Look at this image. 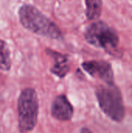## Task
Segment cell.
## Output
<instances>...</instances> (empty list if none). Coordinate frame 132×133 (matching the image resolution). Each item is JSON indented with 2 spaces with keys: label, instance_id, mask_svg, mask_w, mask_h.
<instances>
[{
  "label": "cell",
  "instance_id": "obj_1",
  "mask_svg": "<svg viewBox=\"0 0 132 133\" xmlns=\"http://www.w3.org/2000/svg\"><path fill=\"white\" fill-rule=\"evenodd\" d=\"M18 15L23 26L31 32L51 39L62 37L58 26L33 5H22L19 9Z\"/></svg>",
  "mask_w": 132,
  "mask_h": 133
},
{
  "label": "cell",
  "instance_id": "obj_2",
  "mask_svg": "<svg viewBox=\"0 0 132 133\" xmlns=\"http://www.w3.org/2000/svg\"><path fill=\"white\" fill-rule=\"evenodd\" d=\"M18 123L21 132L32 131L37 125L39 113V101L37 92L32 88H26L20 93L18 103Z\"/></svg>",
  "mask_w": 132,
  "mask_h": 133
},
{
  "label": "cell",
  "instance_id": "obj_3",
  "mask_svg": "<svg viewBox=\"0 0 132 133\" xmlns=\"http://www.w3.org/2000/svg\"><path fill=\"white\" fill-rule=\"evenodd\" d=\"M99 105L103 113L111 120L121 122L125 116V108L120 89L115 85L100 87L96 90Z\"/></svg>",
  "mask_w": 132,
  "mask_h": 133
},
{
  "label": "cell",
  "instance_id": "obj_4",
  "mask_svg": "<svg viewBox=\"0 0 132 133\" xmlns=\"http://www.w3.org/2000/svg\"><path fill=\"white\" fill-rule=\"evenodd\" d=\"M85 39L89 44L108 52L115 51L119 44V36L116 30L101 20L94 22L86 29Z\"/></svg>",
  "mask_w": 132,
  "mask_h": 133
},
{
  "label": "cell",
  "instance_id": "obj_5",
  "mask_svg": "<svg viewBox=\"0 0 132 133\" xmlns=\"http://www.w3.org/2000/svg\"><path fill=\"white\" fill-rule=\"evenodd\" d=\"M82 66L91 76L100 79L107 85L114 84V71L109 62L102 60H92L83 62Z\"/></svg>",
  "mask_w": 132,
  "mask_h": 133
},
{
  "label": "cell",
  "instance_id": "obj_6",
  "mask_svg": "<svg viewBox=\"0 0 132 133\" xmlns=\"http://www.w3.org/2000/svg\"><path fill=\"white\" fill-rule=\"evenodd\" d=\"M51 115L61 122H67L72 119L74 109L65 95H59L53 101L51 108Z\"/></svg>",
  "mask_w": 132,
  "mask_h": 133
},
{
  "label": "cell",
  "instance_id": "obj_7",
  "mask_svg": "<svg viewBox=\"0 0 132 133\" xmlns=\"http://www.w3.org/2000/svg\"><path fill=\"white\" fill-rule=\"evenodd\" d=\"M47 53L50 55L54 60V65L51 69V72L60 78L65 77L70 69L68 57L59 52L50 49L47 51Z\"/></svg>",
  "mask_w": 132,
  "mask_h": 133
},
{
  "label": "cell",
  "instance_id": "obj_8",
  "mask_svg": "<svg viewBox=\"0 0 132 133\" xmlns=\"http://www.w3.org/2000/svg\"><path fill=\"white\" fill-rule=\"evenodd\" d=\"M86 15L88 19L96 20L100 18L102 12V0H85Z\"/></svg>",
  "mask_w": 132,
  "mask_h": 133
},
{
  "label": "cell",
  "instance_id": "obj_9",
  "mask_svg": "<svg viewBox=\"0 0 132 133\" xmlns=\"http://www.w3.org/2000/svg\"><path fill=\"white\" fill-rule=\"evenodd\" d=\"M10 68L11 57L9 47L4 41L0 40V69L9 71Z\"/></svg>",
  "mask_w": 132,
  "mask_h": 133
},
{
  "label": "cell",
  "instance_id": "obj_10",
  "mask_svg": "<svg viewBox=\"0 0 132 133\" xmlns=\"http://www.w3.org/2000/svg\"><path fill=\"white\" fill-rule=\"evenodd\" d=\"M80 133H93V132H91L89 129L87 128H82L80 131Z\"/></svg>",
  "mask_w": 132,
  "mask_h": 133
}]
</instances>
